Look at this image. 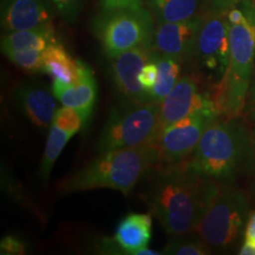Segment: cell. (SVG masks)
I'll return each mask as SVG.
<instances>
[{
    "label": "cell",
    "mask_w": 255,
    "mask_h": 255,
    "mask_svg": "<svg viewBox=\"0 0 255 255\" xmlns=\"http://www.w3.org/2000/svg\"><path fill=\"white\" fill-rule=\"evenodd\" d=\"M141 182V197L168 235L195 232L220 184L188 161L156 165Z\"/></svg>",
    "instance_id": "cell-1"
},
{
    "label": "cell",
    "mask_w": 255,
    "mask_h": 255,
    "mask_svg": "<svg viewBox=\"0 0 255 255\" xmlns=\"http://www.w3.org/2000/svg\"><path fill=\"white\" fill-rule=\"evenodd\" d=\"M188 164L219 183H234L252 175L254 133L240 117L220 116L201 137Z\"/></svg>",
    "instance_id": "cell-2"
},
{
    "label": "cell",
    "mask_w": 255,
    "mask_h": 255,
    "mask_svg": "<svg viewBox=\"0 0 255 255\" xmlns=\"http://www.w3.org/2000/svg\"><path fill=\"white\" fill-rule=\"evenodd\" d=\"M159 164L154 143L135 148L110 150L58 183L60 194H73L101 188L122 191L128 196L152 168Z\"/></svg>",
    "instance_id": "cell-3"
},
{
    "label": "cell",
    "mask_w": 255,
    "mask_h": 255,
    "mask_svg": "<svg viewBox=\"0 0 255 255\" xmlns=\"http://www.w3.org/2000/svg\"><path fill=\"white\" fill-rule=\"evenodd\" d=\"M244 15L229 28V64L214 100L221 116L240 117L245 113L255 72V0L240 4Z\"/></svg>",
    "instance_id": "cell-4"
},
{
    "label": "cell",
    "mask_w": 255,
    "mask_h": 255,
    "mask_svg": "<svg viewBox=\"0 0 255 255\" xmlns=\"http://www.w3.org/2000/svg\"><path fill=\"white\" fill-rule=\"evenodd\" d=\"M251 214L250 201L233 183H220L196 231L212 253L232 250L244 237Z\"/></svg>",
    "instance_id": "cell-5"
},
{
    "label": "cell",
    "mask_w": 255,
    "mask_h": 255,
    "mask_svg": "<svg viewBox=\"0 0 255 255\" xmlns=\"http://www.w3.org/2000/svg\"><path fill=\"white\" fill-rule=\"evenodd\" d=\"M228 9L207 4L202 14L190 63L193 75L215 89L221 84L229 64Z\"/></svg>",
    "instance_id": "cell-6"
},
{
    "label": "cell",
    "mask_w": 255,
    "mask_h": 255,
    "mask_svg": "<svg viewBox=\"0 0 255 255\" xmlns=\"http://www.w3.org/2000/svg\"><path fill=\"white\" fill-rule=\"evenodd\" d=\"M161 132L159 104L127 101L114 108L97 141V152L154 143Z\"/></svg>",
    "instance_id": "cell-7"
},
{
    "label": "cell",
    "mask_w": 255,
    "mask_h": 255,
    "mask_svg": "<svg viewBox=\"0 0 255 255\" xmlns=\"http://www.w3.org/2000/svg\"><path fill=\"white\" fill-rule=\"evenodd\" d=\"M155 19L146 7L97 12L91 30L108 58L133 47L151 43Z\"/></svg>",
    "instance_id": "cell-8"
},
{
    "label": "cell",
    "mask_w": 255,
    "mask_h": 255,
    "mask_svg": "<svg viewBox=\"0 0 255 255\" xmlns=\"http://www.w3.org/2000/svg\"><path fill=\"white\" fill-rule=\"evenodd\" d=\"M220 116L218 108H208L162 130L154 142L159 164L180 163L190 158L203 132Z\"/></svg>",
    "instance_id": "cell-9"
},
{
    "label": "cell",
    "mask_w": 255,
    "mask_h": 255,
    "mask_svg": "<svg viewBox=\"0 0 255 255\" xmlns=\"http://www.w3.org/2000/svg\"><path fill=\"white\" fill-rule=\"evenodd\" d=\"M213 107L218 108L214 96L201 89L199 79L193 73L182 75L159 104L161 131L177 121Z\"/></svg>",
    "instance_id": "cell-10"
},
{
    "label": "cell",
    "mask_w": 255,
    "mask_h": 255,
    "mask_svg": "<svg viewBox=\"0 0 255 255\" xmlns=\"http://www.w3.org/2000/svg\"><path fill=\"white\" fill-rule=\"evenodd\" d=\"M152 233L150 214L131 213L122 219L114 237L102 238L97 242L96 251L101 254L121 255H159V252L149 250Z\"/></svg>",
    "instance_id": "cell-11"
},
{
    "label": "cell",
    "mask_w": 255,
    "mask_h": 255,
    "mask_svg": "<svg viewBox=\"0 0 255 255\" xmlns=\"http://www.w3.org/2000/svg\"><path fill=\"white\" fill-rule=\"evenodd\" d=\"M151 52V43H146L108 58L115 85L127 101L139 104L151 103L150 97L139 81L143 66L150 58Z\"/></svg>",
    "instance_id": "cell-12"
},
{
    "label": "cell",
    "mask_w": 255,
    "mask_h": 255,
    "mask_svg": "<svg viewBox=\"0 0 255 255\" xmlns=\"http://www.w3.org/2000/svg\"><path fill=\"white\" fill-rule=\"evenodd\" d=\"M203 12L189 20L175 23H156L152 32V50L189 64Z\"/></svg>",
    "instance_id": "cell-13"
},
{
    "label": "cell",
    "mask_w": 255,
    "mask_h": 255,
    "mask_svg": "<svg viewBox=\"0 0 255 255\" xmlns=\"http://www.w3.org/2000/svg\"><path fill=\"white\" fill-rule=\"evenodd\" d=\"M13 101L23 114L41 130L50 129L57 111L56 96L46 85L23 82L13 90Z\"/></svg>",
    "instance_id": "cell-14"
},
{
    "label": "cell",
    "mask_w": 255,
    "mask_h": 255,
    "mask_svg": "<svg viewBox=\"0 0 255 255\" xmlns=\"http://www.w3.org/2000/svg\"><path fill=\"white\" fill-rule=\"evenodd\" d=\"M53 13L50 0H1V30L8 33L51 24Z\"/></svg>",
    "instance_id": "cell-15"
},
{
    "label": "cell",
    "mask_w": 255,
    "mask_h": 255,
    "mask_svg": "<svg viewBox=\"0 0 255 255\" xmlns=\"http://www.w3.org/2000/svg\"><path fill=\"white\" fill-rule=\"evenodd\" d=\"M78 81L66 85L53 81L52 91L63 107H69L81 114L84 127L88 126L97 100V82L94 72L87 63L77 59Z\"/></svg>",
    "instance_id": "cell-16"
},
{
    "label": "cell",
    "mask_w": 255,
    "mask_h": 255,
    "mask_svg": "<svg viewBox=\"0 0 255 255\" xmlns=\"http://www.w3.org/2000/svg\"><path fill=\"white\" fill-rule=\"evenodd\" d=\"M208 0H146L155 23L189 20L205 11Z\"/></svg>",
    "instance_id": "cell-17"
},
{
    "label": "cell",
    "mask_w": 255,
    "mask_h": 255,
    "mask_svg": "<svg viewBox=\"0 0 255 255\" xmlns=\"http://www.w3.org/2000/svg\"><path fill=\"white\" fill-rule=\"evenodd\" d=\"M44 72L53 81L71 85L78 81L77 59L72 58L65 46L57 39L50 44L43 52Z\"/></svg>",
    "instance_id": "cell-18"
},
{
    "label": "cell",
    "mask_w": 255,
    "mask_h": 255,
    "mask_svg": "<svg viewBox=\"0 0 255 255\" xmlns=\"http://www.w3.org/2000/svg\"><path fill=\"white\" fill-rule=\"evenodd\" d=\"M56 40V31L52 23L30 30L8 32L1 37V52L28 50L44 51Z\"/></svg>",
    "instance_id": "cell-19"
},
{
    "label": "cell",
    "mask_w": 255,
    "mask_h": 255,
    "mask_svg": "<svg viewBox=\"0 0 255 255\" xmlns=\"http://www.w3.org/2000/svg\"><path fill=\"white\" fill-rule=\"evenodd\" d=\"M152 58L157 64L158 77L154 90L150 92V101L151 103L161 104L180 79L183 63L175 57L162 55L154 50H152Z\"/></svg>",
    "instance_id": "cell-20"
},
{
    "label": "cell",
    "mask_w": 255,
    "mask_h": 255,
    "mask_svg": "<svg viewBox=\"0 0 255 255\" xmlns=\"http://www.w3.org/2000/svg\"><path fill=\"white\" fill-rule=\"evenodd\" d=\"M72 136L73 135L71 132L60 129L55 124L50 127L45 151H44L43 159H41L39 167V176L43 182H47L57 158L62 154L63 149L65 148V145L68 144V142L71 139Z\"/></svg>",
    "instance_id": "cell-21"
},
{
    "label": "cell",
    "mask_w": 255,
    "mask_h": 255,
    "mask_svg": "<svg viewBox=\"0 0 255 255\" xmlns=\"http://www.w3.org/2000/svg\"><path fill=\"white\" fill-rule=\"evenodd\" d=\"M167 255H208L212 254L210 248L202 240L197 232L187 234L170 235L165 244L163 253Z\"/></svg>",
    "instance_id": "cell-22"
},
{
    "label": "cell",
    "mask_w": 255,
    "mask_h": 255,
    "mask_svg": "<svg viewBox=\"0 0 255 255\" xmlns=\"http://www.w3.org/2000/svg\"><path fill=\"white\" fill-rule=\"evenodd\" d=\"M43 52L44 51L37 50L11 51L4 55L23 71L31 75H40V73H45L43 65Z\"/></svg>",
    "instance_id": "cell-23"
},
{
    "label": "cell",
    "mask_w": 255,
    "mask_h": 255,
    "mask_svg": "<svg viewBox=\"0 0 255 255\" xmlns=\"http://www.w3.org/2000/svg\"><path fill=\"white\" fill-rule=\"evenodd\" d=\"M52 124L75 135L84 127V121L77 110L69 107H63L57 109Z\"/></svg>",
    "instance_id": "cell-24"
},
{
    "label": "cell",
    "mask_w": 255,
    "mask_h": 255,
    "mask_svg": "<svg viewBox=\"0 0 255 255\" xmlns=\"http://www.w3.org/2000/svg\"><path fill=\"white\" fill-rule=\"evenodd\" d=\"M53 9L68 24L76 23L81 14L84 0H50Z\"/></svg>",
    "instance_id": "cell-25"
},
{
    "label": "cell",
    "mask_w": 255,
    "mask_h": 255,
    "mask_svg": "<svg viewBox=\"0 0 255 255\" xmlns=\"http://www.w3.org/2000/svg\"><path fill=\"white\" fill-rule=\"evenodd\" d=\"M158 77V68L157 64H156L155 59L152 58V52L150 55V58H149L148 62L145 63V65L143 66L141 75H139V81H141L142 87L144 88L146 94L150 97V92L154 90L156 82H157ZM151 102V101H150Z\"/></svg>",
    "instance_id": "cell-26"
},
{
    "label": "cell",
    "mask_w": 255,
    "mask_h": 255,
    "mask_svg": "<svg viewBox=\"0 0 255 255\" xmlns=\"http://www.w3.org/2000/svg\"><path fill=\"white\" fill-rule=\"evenodd\" d=\"M146 0H98L97 12L145 7Z\"/></svg>",
    "instance_id": "cell-27"
},
{
    "label": "cell",
    "mask_w": 255,
    "mask_h": 255,
    "mask_svg": "<svg viewBox=\"0 0 255 255\" xmlns=\"http://www.w3.org/2000/svg\"><path fill=\"white\" fill-rule=\"evenodd\" d=\"M26 253V244L14 235H6L0 242L1 255H20Z\"/></svg>",
    "instance_id": "cell-28"
},
{
    "label": "cell",
    "mask_w": 255,
    "mask_h": 255,
    "mask_svg": "<svg viewBox=\"0 0 255 255\" xmlns=\"http://www.w3.org/2000/svg\"><path fill=\"white\" fill-rule=\"evenodd\" d=\"M245 115L248 117V119L255 122V72L253 76V81H252L250 94H248L247 103L246 107H245Z\"/></svg>",
    "instance_id": "cell-29"
},
{
    "label": "cell",
    "mask_w": 255,
    "mask_h": 255,
    "mask_svg": "<svg viewBox=\"0 0 255 255\" xmlns=\"http://www.w3.org/2000/svg\"><path fill=\"white\" fill-rule=\"evenodd\" d=\"M244 242L250 245H255V209L253 212H251L250 218H248L244 233Z\"/></svg>",
    "instance_id": "cell-30"
},
{
    "label": "cell",
    "mask_w": 255,
    "mask_h": 255,
    "mask_svg": "<svg viewBox=\"0 0 255 255\" xmlns=\"http://www.w3.org/2000/svg\"><path fill=\"white\" fill-rule=\"evenodd\" d=\"M246 1V0H208L207 4L209 6H213V7H218L222 9H229L234 6H237L241 2Z\"/></svg>",
    "instance_id": "cell-31"
},
{
    "label": "cell",
    "mask_w": 255,
    "mask_h": 255,
    "mask_svg": "<svg viewBox=\"0 0 255 255\" xmlns=\"http://www.w3.org/2000/svg\"><path fill=\"white\" fill-rule=\"evenodd\" d=\"M239 254L241 255H255V245H250L244 242L242 246L240 247V251H239Z\"/></svg>",
    "instance_id": "cell-32"
},
{
    "label": "cell",
    "mask_w": 255,
    "mask_h": 255,
    "mask_svg": "<svg viewBox=\"0 0 255 255\" xmlns=\"http://www.w3.org/2000/svg\"><path fill=\"white\" fill-rule=\"evenodd\" d=\"M252 176H253V191L255 195V132H254V162H253V170H252Z\"/></svg>",
    "instance_id": "cell-33"
}]
</instances>
